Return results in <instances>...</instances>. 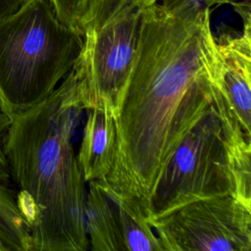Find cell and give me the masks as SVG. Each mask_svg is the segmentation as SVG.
Wrapping results in <instances>:
<instances>
[{
  "instance_id": "obj_1",
  "label": "cell",
  "mask_w": 251,
  "mask_h": 251,
  "mask_svg": "<svg viewBox=\"0 0 251 251\" xmlns=\"http://www.w3.org/2000/svg\"><path fill=\"white\" fill-rule=\"evenodd\" d=\"M219 53L210 7L150 0L116 116L117 146L105 180L143 203L185 133L214 101Z\"/></svg>"
},
{
  "instance_id": "obj_2",
  "label": "cell",
  "mask_w": 251,
  "mask_h": 251,
  "mask_svg": "<svg viewBox=\"0 0 251 251\" xmlns=\"http://www.w3.org/2000/svg\"><path fill=\"white\" fill-rule=\"evenodd\" d=\"M84 110L75 68L45 100L11 119L4 149L32 251H86L85 180L74 148Z\"/></svg>"
},
{
  "instance_id": "obj_3",
  "label": "cell",
  "mask_w": 251,
  "mask_h": 251,
  "mask_svg": "<svg viewBox=\"0 0 251 251\" xmlns=\"http://www.w3.org/2000/svg\"><path fill=\"white\" fill-rule=\"evenodd\" d=\"M185 133L142 203L148 219L185 203L231 194L251 206V140L220 94Z\"/></svg>"
},
{
  "instance_id": "obj_4",
  "label": "cell",
  "mask_w": 251,
  "mask_h": 251,
  "mask_svg": "<svg viewBox=\"0 0 251 251\" xmlns=\"http://www.w3.org/2000/svg\"><path fill=\"white\" fill-rule=\"evenodd\" d=\"M82 36L48 0H25L0 20V112L11 119L45 100L73 70Z\"/></svg>"
},
{
  "instance_id": "obj_5",
  "label": "cell",
  "mask_w": 251,
  "mask_h": 251,
  "mask_svg": "<svg viewBox=\"0 0 251 251\" xmlns=\"http://www.w3.org/2000/svg\"><path fill=\"white\" fill-rule=\"evenodd\" d=\"M149 1H87L78 25L83 43L74 66L84 110L107 105L116 118Z\"/></svg>"
},
{
  "instance_id": "obj_6",
  "label": "cell",
  "mask_w": 251,
  "mask_h": 251,
  "mask_svg": "<svg viewBox=\"0 0 251 251\" xmlns=\"http://www.w3.org/2000/svg\"><path fill=\"white\" fill-rule=\"evenodd\" d=\"M148 222L163 251H251V206L231 194L194 200Z\"/></svg>"
},
{
  "instance_id": "obj_7",
  "label": "cell",
  "mask_w": 251,
  "mask_h": 251,
  "mask_svg": "<svg viewBox=\"0 0 251 251\" xmlns=\"http://www.w3.org/2000/svg\"><path fill=\"white\" fill-rule=\"evenodd\" d=\"M85 227L94 251H163L141 201L105 178L89 181Z\"/></svg>"
},
{
  "instance_id": "obj_8",
  "label": "cell",
  "mask_w": 251,
  "mask_h": 251,
  "mask_svg": "<svg viewBox=\"0 0 251 251\" xmlns=\"http://www.w3.org/2000/svg\"><path fill=\"white\" fill-rule=\"evenodd\" d=\"M219 64L215 81L223 102L251 140V22L243 23V32L224 31L215 36Z\"/></svg>"
},
{
  "instance_id": "obj_9",
  "label": "cell",
  "mask_w": 251,
  "mask_h": 251,
  "mask_svg": "<svg viewBox=\"0 0 251 251\" xmlns=\"http://www.w3.org/2000/svg\"><path fill=\"white\" fill-rule=\"evenodd\" d=\"M77 161L85 182L107 178L117 146L116 118L107 105L87 109Z\"/></svg>"
},
{
  "instance_id": "obj_10",
  "label": "cell",
  "mask_w": 251,
  "mask_h": 251,
  "mask_svg": "<svg viewBox=\"0 0 251 251\" xmlns=\"http://www.w3.org/2000/svg\"><path fill=\"white\" fill-rule=\"evenodd\" d=\"M9 122L0 112V241L7 251H32L29 226L18 207L4 149Z\"/></svg>"
},
{
  "instance_id": "obj_11",
  "label": "cell",
  "mask_w": 251,
  "mask_h": 251,
  "mask_svg": "<svg viewBox=\"0 0 251 251\" xmlns=\"http://www.w3.org/2000/svg\"><path fill=\"white\" fill-rule=\"evenodd\" d=\"M58 18L68 26L79 33L78 25L80 17L85 9L88 0H48Z\"/></svg>"
},
{
  "instance_id": "obj_12",
  "label": "cell",
  "mask_w": 251,
  "mask_h": 251,
  "mask_svg": "<svg viewBox=\"0 0 251 251\" xmlns=\"http://www.w3.org/2000/svg\"><path fill=\"white\" fill-rule=\"evenodd\" d=\"M25 0H0V20L17 11Z\"/></svg>"
},
{
  "instance_id": "obj_13",
  "label": "cell",
  "mask_w": 251,
  "mask_h": 251,
  "mask_svg": "<svg viewBox=\"0 0 251 251\" xmlns=\"http://www.w3.org/2000/svg\"><path fill=\"white\" fill-rule=\"evenodd\" d=\"M201 4L205 5V6H212V5H215V4H218V5H222V4H226V3H230L232 2L233 0H198Z\"/></svg>"
},
{
  "instance_id": "obj_14",
  "label": "cell",
  "mask_w": 251,
  "mask_h": 251,
  "mask_svg": "<svg viewBox=\"0 0 251 251\" xmlns=\"http://www.w3.org/2000/svg\"><path fill=\"white\" fill-rule=\"evenodd\" d=\"M0 251H7L6 248H5V246L2 244L1 241H0Z\"/></svg>"
}]
</instances>
